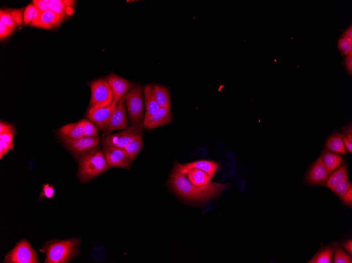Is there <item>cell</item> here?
Here are the masks:
<instances>
[{"mask_svg": "<svg viewBox=\"0 0 352 263\" xmlns=\"http://www.w3.org/2000/svg\"><path fill=\"white\" fill-rule=\"evenodd\" d=\"M171 184L175 192L191 200L204 201L219 194L230 184L211 183L205 186H196L187 179L186 174L174 170L171 177Z\"/></svg>", "mask_w": 352, "mask_h": 263, "instance_id": "cell-1", "label": "cell"}, {"mask_svg": "<svg viewBox=\"0 0 352 263\" xmlns=\"http://www.w3.org/2000/svg\"><path fill=\"white\" fill-rule=\"evenodd\" d=\"M79 241L78 238L63 241H54L44 248L46 263H65L78 254Z\"/></svg>", "mask_w": 352, "mask_h": 263, "instance_id": "cell-2", "label": "cell"}, {"mask_svg": "<svg viewBox=\"0 0 352 263\" xmlns=\"http://www.w3.org/2000/svg\"><path fill=\"white\" fill-rule=\"evenodd\" d=\"M109 169L103 150L90 152L80 161L79 178L82 182H88Z\"/></svg>", "mask_w": 352, "mask_h": 263, "instance_id": "cell-3", "label": "cell"}, {"mask_svg": "<svg viewBox=\"0 0 352 263\" xmlns=\"http://www.w3.org/2000/svg\"><path fill=\"white\" fill-rule=\"evenodd\" d=\"M127 108L131 126H140L144 115V101L142 88L133 86L126 95Z\"/></svg>", "mask_w": 352, "mask_h": 263, "instance_id": "cell-4", "label": "cell"}, {"mask_svg": "<svg viewBox=\"0 0 352 263\" xmlns=\"http://www.w3.org/2000/svg\"><path fill=\"white\" fill-rule=\"evenodd\" d=\"M91 92L90 107L99 109L109 106L113 103V95L106 79H99L91 82Z\"/></svg>", "mask_w": 352, "mask_h": 263, "instance_id": "cell-5", "label": "cell"}, {"mask_svg": "<svg viewBox=\"0 0 352 263\" xmlns=\"http://www.w3.org/2000/svg\"><path fill=\"white\" fill-rule=\"evenodd\" d=\"M8 263H39L37 253L27 240L19 242L8 253L4 260Z\"/></svg>", "mask_w": 352, "mask_h": 263, "instance_id": "cell-6", "label": "cell"}, {"mask_svg": "<svg viewBox=\"0 0 352 263\" xmlns=\"http://www.w3.org/2000/svg\"><path fill=\"white\" fill-rule=\"evenodd\" d=\"M140 134H142V127L131 126L122 132L103 136L101 141V144L103 147L124 148Z\"/></svg>", "mask_w": 352, "mask_h": 263, "instance_id": "cell-7", "label": "cell"}, {"mask_svg": "<svg viewBox=\"0 0 352 263\" xmlns=\"http://www.w3.org/2000/svg\"><path fill=\"white\" fill-rule=\"evenodd\" d=\"M103 154L109 168H122L130 169L133 161L129 156L125 148L103 147Z\"/></svg>", "mask_w": 352, "mask_h": 263, "instance_id": "cell-8", "label": "cell"}, {"mask_svg": "<svg viewBox=\"0 0 352 263\" xmlns=\"http://www.w3.org/2000/svg\"><path fill=\"white\" fill-rule=\"evenodd\" d=\"M60 135L64 144L75 154H83L95 149L100 142L97 136L86 137L77 139H72L63 135Z\"/></svg>", "mask_w": 352, "mask_h": 263, "instance_id": "cell-9", "label": "cell"}, {"mask_svg": "<svg viewBox=\"0 0 352 263\" xmlns=\"http://www.w3.org/2000/svg\"><path fill=\"white\" fill-rule=\"evenodd\" d=\"M114 103L99 109H91L88 110L87 117L89 120L95 123L98 129L104 130L108 126L116 109Z\"/></svg>", "mask_w": 352, "mask_h": 263, "instance_id": "cell-10", "label": "cell"}, {"mask_svg": "<svg viewBox=\"0 0 352 263\" xmlns=\"http://www.w3.org/2000/svg\"><path fill=\"white\" fill-rule=\"evenodd\" d=\"M126 95L116 105V109L111 119V121L104 131L107 135L119 130L127 128L128 122L125 109Z\"/></svg>", "mask_w": 352, "mask_h": 263, "instance_id": "cell-11", "label": "cell"}, {"mask_svg": "<svg viewBox=\"0 0 352 263\" xmlns=\"http://www.w3.org/2000/svg\"><path fill=\"white\" fill-rule=\"evenodd\" d=\"M106 80L110 85L113 95V103L116 104L132 87L131 81L119 76L112 74Z\"/></svg>", "mask_w": 352, "mask_h": 263, "instance_id": "cell-12", "label": "cell"}, {"mask_svg": "<svg viewBox=\"0 0 352 263\" xmlns=\"http://www.w3.org/2000/svg\"><path fill=\"white\" fill-rule=\"evenodd\" d=\"M219 165L217 162L209 161H198L186 164H178L174 170L186 174L190 170L196 168L205 171L212 179L218 170Z\"/></svg>", "mask_w": 352, "mask_h": 263, "instance_id": "cell-13", "label": "cell"}, {"mask_svg": "<svg viewBox=\"0 0 352 263\" xmlns=\"http://www.w3.org/2000/svg\"><path fill=\"white\" fill-rule=\"evenodd\" d=\"M330 176L320 157L311 166L307 180L311 184L320 185L325 183Z\"/></svg>", "mask_w": 352, "mask_h": 263, "instance_id": "cell-14", "label": "cell"}, {"mask_svg": "<svg viewBox=\"0 0 352 263\" xmlns=\"http://www.w3.org/2000/svg\"><path fill=\"white\" fill-rule=\"evenodd\" d=\"M172 114L170 110L166 108H160L153 116L147 121L144 122V127L146 129H152L171 123L172 122Z\"/></svg>", "mask_w": 352, "mask_h": 263, "instance_id": "cell-15", "label": "cell"}, {"mask_svg": "<svg viewBox=\"0 0 352 263\" xmlns=\"http://www.w3.org/2000/svg\"><path fill=\"white\" fill-rule=\"evenodd\" d=\"M64 19L63 17L49 10L41 13L39 18L31 25L35 27L50 29L57 26Z\"/></svg>", "mask_w": 352, "mask_h": 263, "instance_id": "cell-16", "label": "cell"}, {"mask_svg": "<svg viewBox=\"0 0 352 263\" xmlns=\"http://www.w3.org/2000/svg\"><path fill=\"white\" fill-rule=\"evenodd\" d=\"M144 99L145 103L146 113L144 122L155 115L160 109L155 97L153 85L148 84L144 88Z\"/></svg>", "mask_w": 352, "mask_h": 263, "instance_id": "cell-17", "label": "cell"}, {"mask_svg": "<svg viewBox=\"0 0 352 263\" xmlns=\"http://www.w3.org/2000/svg\"><path fill=\"white\" fill-rule=\"evenodd\" d=\"M21 10H2L0 11V22L14 30L22 23Z\"/></svg>", "mask_w": 352, "mask_h": 263, "instance_id": "cell-18", "label": "cell"}, {"mask_svg": "<svg viewBox=\"0 0 352 263\" xmlns=\"http://www.w3.org/2000/svg\"><path fill=\"white\" fill-rule=\"evenodd\" d=\"M85 120L66 125L58 130V134L74 139L84 137V127Z\"/></svg>", "mask_w": 352, "mask_h": 263, "instance_id": "cell-19", "label": "cell"}, {"mask_svg": "<svg viewBox=\"0 0 352 263\" xmlns=\"http://www.w3.org/2000/svg\"><path fill=\"white\" fill-rule=\"evenodd\" d=\"M321 158L325 168L330 174L339 168L343 160L342 157L330 151H326L323 152Z\"/></svg>", "mask_w": 352, "mask_h": 263, "instance_id": "cell-20", "label": "cell"}, {"mask_svg": "<svg viewBox=\"0 0 352 263\" xmlns=\"http://www.w3.org/2000/svg\"><path fill=\"white\" fill-rule=\"evenodd\" d=\"M156 100L160 108H166L171 110V100L168 90L160 85H153Z\"/></svg>", "mask_w": 352, "mask_h": 263, "instance_id": "cell-21", "label": "cell"}, {"mask_svg": "<svg viewBox=\"0 0 352 263\" xmlns=\"http://www.w3.org/2000/svg\"><path fill=\"white\" fill-rule=\"evenodd\" d=\"M187 173L190 182L196 186H205L211 183L210 177L202 170L194 168Z\"/></svg>", "mask_w": 352, "mask_h": 263, "instance_id": "cell-22", "label": "cell"}, {"mask_svg": "<svg viewBox=\"0 0 352 263\" xmlns=\"http://www.w3.org/2000/svg\"><path fill=\"white\" fill-rule=\"evenodd\" d=\"M45 2L50 11L64 18L67 15L68 9L72 6L74 2L66 0H45Z\"/></svg>", "mask_w": 352, "mask_h": 263, "instance_id": "cell-23", "label": "cell"}, {"mask_svg": "<svg viewBox=\"0 0 352 263\" xmlns=\"http://www.w3.org/2000/svg\"><path fill=\"white\" fill-rule=\"evenodd\" d=\"M343 136L341 134H336L327 140L326 146L328 150L338 154L346 153V148L343 140Z\"/></svg>", "mask_w": 352, "mask_h": 263, "instance_id": "cell-24", "label": "cell"}, {"mask_svg": "<svg viewBox=\"0 0 352 263\" xmlns=\"http://www.w3.org/2000/svg\"><path fill=\"white\" fill-rule=\"evenodd\" d=\"M346 178L347 169L346 165L344 164L328 177L326 182V187L333 191L338 184Z\"/></svg>", "mask_w": 352, "mask_h": 263, "instance_id": "cell-25", "label": "cell"}, {"mask_svg": "<svg viewBox=\"0 0 352 263\" xmlns=\"http://www.w3.org/2000/svg\"><path fill=\"white\" fill-rule=\"evenodd\" d=\"M333 250L332 247L327 246L319 250L318 253L308 263H331L333 262Z\"/></svg>", "mask_w": 352, "mask_h": 263, "instance_id": "cell-26", "label": "cell"}, {"mask_svg": "<svg viewBox=\"0 0 352 263\" xmlns=\"http://www.w3.org/2000/svg\"><path fill=\"white\" fill-rule=\"evenodd\" d=\"M143 147V137L142 134H140L137 138L132 141L129 144L124 148L127 152L129 156L132 161L137 157V155Z\"/></svg>", "mask_w": 352, "mask_h": 263, "instance_id": "cell-27", "label": "cell"}, {"mask_svg": "<svg viewBox=\"0 0 352 263\" xmlns=\"http://www.w3.org/2000/svg\"><path fill=\"white\" fill-rule=\"evenodd\" d=\"M40 14V11L33 4L28 6L23 14V21L25 25H31L39 18Z\"/></svg>", "mask_w": 352, "mask_h": 263, "instance_id": "cell-28", "label": "cell"}, {"mask_svg": "<svg viewBox=\"0 0 352 263\" xmlns=\"http://www.w3.org/2000/svg\"><path fill=\"white\" fill-rule=\"evenodd\" d=\"M338 49L346 56H352V40L342 36L338 41Z\"/></svg>", "mask_w": 352, "mask_h": 263, "instance_id": "cell-29", "label": "cell"}, {"mask_svg": "<svg viewBox=\"0 0 352 263\" xmlns=\"http://www.w3.org/2000/svg\"><path fill=\"white\" fill-rule=\"evenodd\" d=\"M335 263H351L352 259L341 247H336L334 251Z\"/></svg>", "mask_w": 352, "mask_h": 263, "instance_id": "cell-30", "label": "cell"}, {"mask_svg": "<svg viewBox=\"0 0 352 263\" xmlns=\"http://www.w3.org/2000/svg\"><path fill=\"white\" fill-rule=\"evenodd\" d=\"M351 187L348 178H346L342 182L338 184L334 189L333 191L339 197H343Z\"/></svg>", "mask_w": 352, "mask_h": 263, "instance_id": "cell-31", "label": "cell"}, {"mask_svg": "<svg viewBox=\"0 0 352 263\" xmlns=\"http://www.w3.org/2000/svg\"><path fill=\"white\" fill-rule=\"evenodd\" d=\"M84 137H92L97 136L98 130L97 127L92 123L88 120H85L84 127Z\"/></svg>", "mask_w": 352, "mask_h": 263, "instance_id": "cell-32", "label": "cell"}, {"mask_svg": "<svg viewBox=\"0 0 352 263\" xmlns=\"http://www.w3.org/2000/svg\"><path fill=\"white\" fill-rule=\"evenodd\" d=\"M351 126L347 129L346 130V136L343 137L344 145L349 153L352 152V134H351Z\"/></svg>", "mask_w": 352, "mask_h": 263, "instance_id": "cell-33", "label": "cell"}, {"mask_svg": "<svg viewBox=\"0 0 352 263\" xmlns=\"http://www.w3.org/2000/svg\"><path fill=\"white\" fill-rule=\"evenodd\" d=\"M4 133H9L14 136L17 134V131L13 125L2 121L0 123V134Z\"/></svg>", "mask_w": 352, "mask_h": 263, "instance_id": "cell-34", "label": "cell"}, {"mask_svg": "<svg viewBox=\"0 0 352 263\" xmlns=\"http://www.w3.org/2000/svg\"><path fill=\"white\" fill-rule=\"evenodd\" d=\"M54 194V190L53 186L49 184L44 185L42 187V192L40 195V198L46 197L48 199L52 198Z\"/></svg>", "mask_w": 352, "mask_h": 263, "instance_id": "cell-35", "label": "cell"}, {"mask_svg": "<svg viewBox=\"0 0 352 263\" xmlns=\"http://www.w3.org/2000/svg\"><path fill=\"white\" fill-rule=\"evenodd\" d=\"M13 30L6 26L4 23L0 22V39L2 41L13 32Z\"/></svg>", "mask_w": 352, "mask_h": 263, "instance_id": "cell-36", "label": "cell"}, {"mask_svg": "<svg viewBox=\"0 0 352 263\" xmlns=\"http://www.w3.org/2000/svg\"><path fill=\"white\" fill-rule=\"evenodd\" d=\"M33 3L40 11L41 13L50 10L45 0H34Z\"/></svg>", "mask_w": 352, "mask_h": 263, "instance_id": "cell-37", "label": "cell"}, {"mask_svg": "<svg viewBox=\"0 0 352 263\" xmlns=\"http://www.w3.org/2000/svg\"><path fill=\"white\" fill-rule=\"evenodd\" d=\"M0 158L2 159L5 154L11 149L14 148V145L0 140Z\"/></svg>", "mask_w": 352, "mask_h": 263, "instance_id": "cell-38", "label": "cell"}, {"mask_svg": "<svg viewBox=\"0 0 352 263\" xmlns=\"http://www.w3.org/2000/svg\"><path fill=\"white\" fill-rule=\"evenodd\" d=\"M0 140L8 143L11 145H14V135L13 134L9 133L0 134Z\"/></svg>", "mask_w": 352, "mask_h": 263, "instance_id": "cell-39", "label": "cell"}, {"mask_svg": "<svg viewBox=\"0 0 352 263\" xmlns=\"http://www.w3.org/2000/svg\"><path fill=\"white\" fill-rule=\"evenodd\" d=\"M341 199L347 205H352V187H350L347 192L341 197Z\"/></svg>", "mask_w": 352, "mask_h": 263, "instance_id": "cell-40", "label": "cell"}, {"mask_svg": "<svg viewBox=\"0 0 352 263\" xmlns=\"http://www.w3.org/2000/svg\"><path fill=\"white\" fill-rule=\"evenodd\" d=\"M345 65L348 73L351 75L352 74V56H346L345 59Z\"/></svg>", "mask_w": 352, "mask_h": 263, "instance_id": "cell-41", "label": "cell"}, {"mask_svg": "<svg viewBox=\"0 0 352 263\" xmlns=\"http://www.w3.org/2000/svg\"><path fill=\"white\" fill-rule=\"evenodd\" d=\"M343 246L347 252L351 255L352 254V241L351 240L345 242Z\"/></svg>", "mask_w": 352, "mask_h": 263, "instance_id": "cell-42", "label": "cell"}, {"mask_svg": "<svg viewBox=\"0 0 352 263\" xmlns=\"http://www.w3.org/2000/svg\"><path fill=\"white\" fill-rule=\"evenodd\" d=\"M343 37L352 40V27L350 25L344 32Z\"/></svg>", "mask_w": 352, "mask_h": 263, "instance_id": "cell-43", "label": "cell"}]
</instances>
